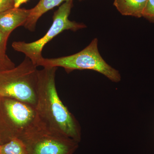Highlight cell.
<instances>
[{"mask_svg":"<svg viewBox=\"0 0 154 154\" xmlns=\"http://www.w3.org/2000/svg\"><path fill=\"white\" fill-rule=\"evenodd\" d=\"M57 67L38 70L35 110L39 119L51 129L79 143L81 128L79 122L63 105L55 85Z\"/></svg>","mask_w":154,"mask_h":154,"instance_id":"1","label":"cell"},{"mask_svg":"<svg viewBox=\"0 0 154 154\" xmlns=\"http://www.w3.org/2000/svg\"><path fill=\"white\" fill-rule=\"evenodd\" d=\"M37 67L26 57L17 67L0 71V98H12L35 107Z\"/></svg>","mask_w":154,"mask_h":154,"instance_id":"2","label":"cell"},{"mask_svg":"<svg viewBox=\"0 0 154 154\" xmlns=\"http://www.w3.org/2000/svg\"><path fill=\"white\" fill-rule=\"evenodd\" d=\"M19 139L29 154H73L79 147V143L51 129L38 116Z\"/></svg>","mask_w":154,"mask_h":154,"instance_id":"3","label":"cell"},{"mask_svg":"<svg viewBox=\"0 0 154 154\" xmlns=\"http://www.w3.org/2000/svg\"><path fill=\"white\" fill-rule=\"evenodd\" d=\"M98 39L94 38L85 48L72 55L54 58L43 57L37 66L60 67L67 73L75 70H92L104 75L112 82H119L121 79L119 72L103 59L98 50Z\"/></svg>","mask_w":154,"mask_h":154,"instance_id":"4","label":"cell"},{"mask_svg":"<svg viewBox=\"0 0 154 154\" xmlns=\"http://www.w3.org/2000/svg\"><path fill=\"white\" fill-rule=\"evenodd\" d=\"M73 6V0L65 2L54 12L52 25L44 36L30 43L24 41L14 42L12 45L13 48L16 51L24 54L37 66L38 62L43 58L42 55V49L52 38L64 30L75 31L86 28L85 24L71 21L69 19Z\"/></svg>","mask_w":154,"mask_h":154,"instance_id":"5","label":"cell"},{"mask_svg":"<svg viewBox=\"0 0 154 154\" xmlns=\"http://www.w3.org/2000/svg\"><path fill=\"white\" fill-rule=\"evenodd\" d=\"M0 116L4 128L0 143L19 138L37 118L35 107L10 98H0Z\"/></svg>","mask_w":154,"mask_h":154,"instance_id":"6","label":"cell"},{"mask_svg":"<svg viewBox=\"0 0 154 154\" xmlns=\"http://www.w3.org/2000/svg\"><path fill=\"white\" fill-rule=\"evenodd\" d=\"M30 12V9H9L0 14V30L7 36L19 26H24Z\"/></svg>","mask_w":154,"mask_h":154,"instance_id":"7","label":"cell"},{"mask_svg":"<svg viewBox=\"0 0 154 154\" xmlns=\"http://www.w3.org/2000/svg\"><path fill=\"white\" fill-rule=\"evenodd\" d=\"M68 1L70 0H40L35 7L30 9V15L24 27L30 31H34L38 19L43 14Z\"/></svg>","mask_w":154,"mask_h":154,"instance_id":"8","label":"cell"},{"mask_svg":"<svg viewBox=\"0 0 154 154\" xmlns=\"http://www.w3.org/2000/svg\"><path fill=\"white\" fill-rule=\"evenodd\" d=\"M148 0H114L113 5L122 15L140 18Z\"/></svg>","mask_w":154,"mask_h":154,"instance_id":"9","label":"cell"},{"mask_svg":"<svg viewBox=\"0 0 154 154\" xmlns=\"http://www.w3.org/2000/svg\"><path fill=\"white\" fill-rule=\"evenodd\" d=\"M2 154H29L22 141L14 138L2 145Z\"/></svg>","mask_w":154,"mask_h":154,"instance_id":"10","label":"cell"},{"mask_svg":"<svg viewBox=\"0 0 154 154\" xmlns=\"http://www.w3.org/2000/svg\"><path fill=\"white\" fill-rule=\"evenodd\" d=\"M142 16L150 22H154V0H148Z\"/></svg>","mask_w":154,"mask_h":154,"instance_id":"11","label":"cell"},{"mask_svg":"<svg viewBox=\"0 0 154 154\" xmlns=\"http://www.w3.org/2000/svg\"><path fill=\"white\" fill-rule=\"evenodd\" d=\"M15 64L11 60L8 56L0 55V71L14 68Z\"/></svg>","mask_w":154,"mask_h":154,"instance_id":"12","label":"cell"},{"mask_svg":"<svg viewBox=\"0 0 154 154\" xmlns=\"http://www.w3.org/2000/svg\"><path fill=\"white\" fill-rule=\"evenodd\" d=\"M9 36L5 34L0 30V55L6 56V49H7V42Z\"/></svg>","mask_w":154,"mask_h":154,"instance_id":"13","label":"cell"},{"mask_svg":"<svg viewBox=\"0 0 154 154\" xmlns=\"http://www.w3.org/2000/svg\"><path fill=\"white\" fill-rule=\"evenodd\" d=\"M14 8V0H0V14Z\"/></svg>","mask_w":154,"mask_h":154,"instance_id":"14","label":"cell"},{"mask_svg":"<svg viewBox=\"0 0 154 154\" xmlns=\"http://www.w3.org/2000/svg\"><path fill=\"white\" fill-rule=\"evenodd\" d=\"M14 8H19V7L22 5L27 3L29 0H14Z\"/></svg>","mask_w":154,"mask_h":154,"instance_id":"15","label":"cell"},{"mask_svg":"<svg viewBox=\"0 0 154 154\" xmlns=\"http://www.w3.org/2000/svg\"><path fill=\"white\" fill-rule=\"evenodd\" d=\"M0 154H2V144L0 143Z\"/></svg>","mask_w":154,"mask_h":154,"instance_id":"16","label":"cell"}]
</instances>
